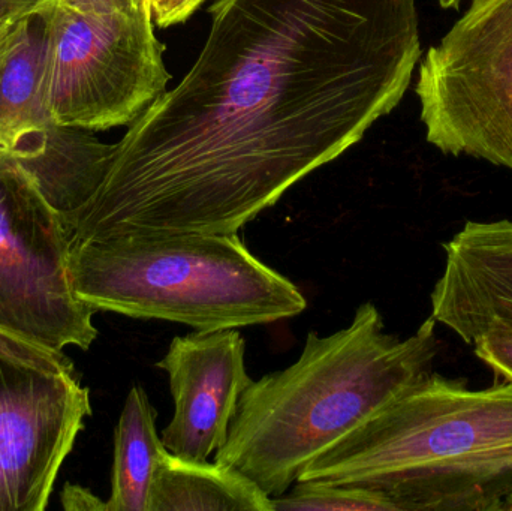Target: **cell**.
Returning <instances> with one entry per match:
<instances>
[{
    "instance_id": "obj_1",
    "label": "cell",
    "mask_w": 512,
    "mask_h": 511,
    "mask_svg": "<svg viewBox=\"0 0 512 511\" xmlns=\"http://www.w3.org/2000/svg\"><path fill=\"white\" fill-rule=\"evenodd\" d=\"M191 71L114 144L71 243L234 234L399 105L418 0H218Z\"/></svg>"
},
{
    "instance_id": "obj_2",
    "label": "cell",
    "mask_w": 512,
    "mask_h": 511,
    "mask_svg": "<svg viewBox=\"0 0 512 511\" xmlns=\"http://www.w3.org/2000/svg\"><path fill=\"white\" fill-rule=\"evenodd\" d=\"M436 326L430 317L414 335L396 338L367 302L345 329L324 338L310 332L294 365L245 390L215 461L271 498L282 495L322 453L432 372Z\"/></svg>"
},
{
    "instance_id": "obj_3",
    "label": "cell",
    "mask_w": 512,
    "mask_h": 511,
    "mask_svg": "<svg viewBox=\"0 0 512 511\" xmlns=\"http://www.w3.org/2000/svg\"><path fill=\"white\" fill-rule=\"evenodd\" d=\"M378 489L400 511H505L512 381L469 389L432 374L316 458L297 482Z\"/></svg>"
},
{
    "instance_id": "obj_4",
    "label": "cell",
    "mask_w": 512,
    "mask_h": 511,
    "mask_svg": "<svg viewBox=\"0 0 512 511\" xmlns=\"http://www.w3.org/2000/svg\"><path fill=\"white\" fill-rule=\"evenodd\" d=\"M69 276L81 302L137 320L201 332L297 317L306 297L234 234H146L69 245Z\"/></svg>"
},
{
    "instance_id": "obj_5",
    "label": "cell",
    "mask_w": 512,
    "mask_h": 511,
    "mask_svg": "<svg viewBox=\"0 0 512 511\" xmlns=\"http://www.w3.org/2000/svg\"><path fill=\"white\" fill-rule=\"evenodd\" d=\"M36 18L42 101L56 125L92 132L131 126L167 92L152 9L96 15L50 5Z\"/></svg>"
},
{
    "instance_id": "obj_6",
    "label": "cell",
    "mask_w": 512,
    "mask_h": 511,
    "mask_svg": "<svg viewBox=\"0 0 512 511\" xmlns=\"http://www.w3.org/2000/svg\"><path fill=\"white\" fill-rule=\"evenodd\" d=\"M415 93L432 146L512 171V0H472L427 51Z\"/></svg>"
},
{
    "instance_id": "obj_7",
    "label": "cell",
    "mask_w": 512,
    "mask_h": 511,
    "mask_svg": "<svg viewBox=\"0 0 512 511\" xmlns=\"http://www.w3.org/2000/svg\"><path fill=\"white\" fill-rule=\"evenodd\" d=\"M68 257L57 210L23 167L0 161V332L53 353L89 350L96 311L74 293Z\"/></svg>"
},
{
    "instance_id": "obj_8",
    "label": "cell",
    "mask_w": 512,
    "mask_h": 511,
    "mask_svg": "<svg viewBox=\"0 0 512 511\" xmlns=\"http://www.w3.org/2000/svg\"><path fill=\"white\" fill-rule=\"evenodd\" d=\"M92 414L75 371L0 356V511H42Z\"/></svg>"
},
{
    "instance_id": "obj_9",
    "label": "cell",
    "mask_w": 512,
    "mask_h": 511,
    "mask_svg": "<svg viewBox=\"0 0 512 511\" xmlns=\"http://www.w3.org/2000/svg\"><path fill=\"white\" fill-rule=\"evenodd\" d=\"M246 342L237 329L177 336L156 368L167 372L173 419L161 432L165 449L182 458L207 461L228 438L240 398L252 384Z\"/></svg>"
},
{
    "instance_id": "obj_10",
    "label": "cell",
    "mask_w": 512,
    "mask_h": 511,
    "mask_svg": "<svg viewBox=\"0 0 512 511\" xmlns=\"http://www.w3.org/2000/svg\"><path fill=\"white\" fill-rule=\"evenodd\" d=\"M444 249L433 320L471 345L493 321L512 326V221L466 222Z\"/></svg>"
},
{
    "instance_id": "obj_11",
    "label": "cell",
    "mask_w": 512,
    "mask_h": 511,
    "mask_svg": "<svg viewBox=\"0 0 512 511\" xmlns=\"http://www.w3.org/2000/svg\"><path fill=\"white\" fill-rule=\"evenodd\" d=\"M147 511H274V507L273 498L236 467L165 450Z\"/></svg>"
},
{
    "instance_id": "obj_12",
    "label": "cell",
    "mask_w": 512,
    "mask_h": 511,
    "mask_svg": "<svg viewBox=\"0 0 512 511\" xmlns=\"http://www.w3.org/2000/svg\"><path fill=\"white\" fill-rule=\"evenodd\" d=\"M113 152L114 144L104 143L92 131L51 122L38 155L18 165L65 224L101 185Z\"/></svg>"
},
{
    "instance_id": "obj_13",
    "label": "cell",
    "mask_w": 512,
    "mask_h": 511,
    "mask_svg": "<svg viewBox=\"0 0 512 511\" xmlns=\"http://www.w3.org/2000/svg\"><path fill=\"white\" fill-rule=\"evenodd\" d=\"M42 33L38 18L24 23L0 77V161L38 155L50 128L41 93Z\"/></svg>"
},
{
    "instance_id": "obj_14",
    "label": "cell",
    "mask_w": 512,
    "mask_h": 511,
    "mask_svg": "<svg viewBox=\"0 0 512 511\" xmlns=\"http://www.w3.org/2000/svg\"><path fill=\"white\" fill-rule=\"evenodd\" d=\"M143 387L129 390L114 431V462L107 511H147L153 479L165 446Z\"/></svg>"
},
{
    "instance_id": "obj_15",
    "label": "cell",
    "mask_w": 512,
    "mask_h": 511,
    "mask_svg": "<svg viewBox=\"0 0 512 511\" xmlns=\"http://www.w3.org/2000/svg\"><path fill=\"white\" fill-rule=\"evenodd\" d=\"M274 511H400L384 492L363 485L295 482L273 497Z\"/></svg>"
},
{
    "instance_id": "obj_16",
    "label": "cell",
    "mask_w": 512,
    "mask_h": 511,
    "mask_svg": "<svg viewBox=\"0 0 512 511\" xmlns=\"http://www.w3.org/2000/svg\"><path fill=\"white\" fill-rule=\"evenodd\" d=\"M472 345L481 362L498 377L512 381V326L493 321Z\"/></svg>"
},
{
    "instance_id": "obj_17",
    "label": "cell",
    "mask_w": 512,
    "mask_h": 511,
    "mask_svg": "<svg viewBox=\"0 0 512 511\" xmlns=\"http://www.w3.org/2000/svg\"><path fill=\"white\" fill-rule=\"evenodd\" d=\"M0 356L33 366V368L45 369V371H75L74 363L65 356V353H53L2 332H0Z\"/></svg>"
},
{
    "instance_id": "obj_18",
    "label": "cell",
    "mask_w": 512,
    "mask_h": 511,
    "mask_svg": "<svg viewBox=\"0 0 512 511\" xmlns=\"http://www.w3.org/2000/svg\"><path fill=\"white\" fill-rule=\"evenodd\" d=\"M51 5L96 15L119 14V12L134 14L141 9H152L150 0H51Z\"/></svg>"
},
{
    "instance_id": "obj_19",
    "label": "cell",
    "mask_w": 512,
    "mask_h": 511,
    "mask_svg": "<svg viewBox=\"0 0 512 511\" xmlns=\"http://www.w3.org/2000/svg\"><path fill=\"white\" fill-rule=\"evenodd\" d=\"M203 2L206 0H164L161 8L152 15L153 21L162 29L183 23Z\"/></svg>"
},
{
    "instance_id": "obj_20",
    "label": "cell",
    "mask_w": 512,
    "mask_h": 511,
    "mask_svg": "<svg viewBox=\"0 0 512 511\" xmlns=\"http://www.w3.org/2000/svg\"><path fill=\"white\" fill-rule=\"evenodd\" d=\"M62 503L65 510L107 511V503H102L89 489L80 488V486L66 485L62 492Z\"/></svg>"
},
{
    "instance_id": "obj_21",
    "label": "cell",
    "mask_w": 512,
    "mask_h": 511,
    "mask_svg": "<svg viewBox=\"0 0 512 511\" xmlns=\"http://www.w3.org/2000/svg\"><path fill=\"white\" fill-rule=\"evenodd\" d=\"M48 5H51V0H0V20L33 18Z\"/></svg>"
},
{
    "instance_id": "obj_22",
    "label": "cell",
    "mask_w": 512,
    "mask_h": 511,
    "mask_svg": "<svg viewBox=\"0 0 512 511\" xmlns=\"http://www.w3.org/2000/svg\"><path fill=\"white\" fill-rule=\"evenodd\" d=\"M27 20L29 18L21 21L0 20V77H2L3 71H5L9 57L14 53L15 45H17L21 30H23L24 23Z\"/></svg>"
},
{
    "instance_id": "obj_23",
    "label": "cell",
    "mask_w": 512,
    "mask_h": 511,
    "mask_svg": "<svg viewBox=\"0 0 512 511\" xmlns=\"http://www.w3.org/2000/svg\"><path fill=\"white\" fill-rule=\"evenodd\" d=\"M438 2L444 9H457L462 0H438Z\"/></svg>"
},
{
    "instance_id": "obj_24",
    "label": "cell",
    "mask_w": 512,
    "mask_h": 511,
    "mask_svg": "<svg viewBox=\"0 0 512 511\" xmlns=\"http://www.w3.org/2000/svg\"><path fill=\"white\" fill-rule=\"evenodd\" d=\"M162 3H164V0H150V6H152V15L155 14L159 8H161Z\"/></svg>"
},
{
    "instance_id": "obj_25",
    "label": "cell",
    "mask_w": 512,
    "mask_h": 511,
    "mask_svg": "<svg viewBox=\"0 0 512 511\" xmlns=\"http://www.w3.org/2000/svg\"><path fill=\"white\" fill-rule=\"evenodd\" d=\"M505 511H512V498L508 501L507 506H505Z\"/></svg>"
}]
</instances>
